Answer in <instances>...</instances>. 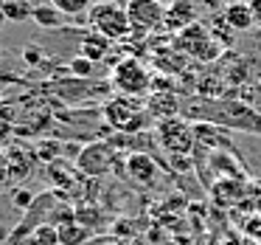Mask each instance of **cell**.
Instances as JSON below:
<instances>
[{
	"label": "cell",
	"instance_id": "obj_1",
	"mask_svg": "<svg viewBox=\"0 0 261 245\" xmlns=\"http://www.w3.org/2000/svg\"><path fill=\"white\" fill-rule=\"evenodd\" d=\"M188 121H211L216 127L236 132L261 136V110L250 102H242L236 96H219V99H194L186 104Z\"/></svg>",
	"mask_w": 261,
	"mask_h": 245
},
{
	"label": "cell",
	"instance_id": "obj_2",
	"mask_svg": "<svg viewBox=\"0 0 261 245\" xmlns=\"http://www.w3.org/2000/svg\"><path fill=\"white\" fill-rule=\"evenodd\" d=\"M101 119H104V124H110L113 130H118L121 136H135V132H143L149 124H152L154 116L149 113V107H146L143 99L113 96V99L104 102Z\"/></svg>",
	"mask_w": 261,
	"mask_h": 245
},
{
	"label": "cell",
	"instance_id": "obj_3",
	"mask_svg": "<svg viewBox=\"0 0 261 245\" xmlns=\"http://www.w3.org/2000/svg\"><path fill=\"white\" fill-rule=\"evenodd\" d=\"M87 26H90V31L107 37L110 42H124L132 37L126 9L118 6L115 0H96L87 9Z\"/></svg>",
	"mask_w": 261,
	"mask_h": 245
},
{
	"label": "cell",
	"instance_id": "obj_4",
	"mask_svg": "<svg viewBox=\"0 0 261 245\" xmlns=\"http://www.w3.org/2000/svg\"><path fill=\"white\" fill-rule=\"evenodd\" d=\"M152 79L149 68L141 62L138 57H121L113 65V74H110V85L118 91V96H132L141 99L152 91Z\"/></svg>",
	"mask_w": 261,
	"mask_h": 245
},
{
	"label": "cell",
	"instance_id": "obj_5",
	"mask_svg": "<svg viewBox=\"0 0 261 245\" xmlns=\"http://www.w3.org/2000/svg\"><path fill=\"white\" fill-rule=\"evenodd\" d=\"M171 46H174L182 57L197 59V62H214L222 54V42L214 37V29H208V26H202V23H194V26H188L186 31L174 34Z\"/></svg>",
	"mask_w": 261,
	"mask_h": 245
},
{
	"label": "cell",
	"instance_id": "obj_6",
	"mask_svg": "<svg viewBox=\"0 0 261 245\" xmlns=\"http://www.w3.org/2000/svg\"><path fill=\"white\" fill-rule=\"evenodd\" d=\"M154 138H158V144L163 147V152H169L171 158H191L194 147H197L194 121H188L186 116H174V119L158 121Z\"/></svg>",
	"mask_w": 261,
	"mask_h": 245
},
{
	"label": "cell",
	"instance_id": "obj_7",
	"mask_svg": "<svg viewBox=\"0 0 261 245\" xmlns=\"http://www.w3.org/2000/svg\"><path fill=\"white\" fill-rule=\"evenodd\" d=\"M124 9L132 29L129 40H146L154 31H163V20H166L163 3H158V0H126Z\"/></svg>",
	"mask_w": 261,
	"mask_h": 245
},
{
	"label": "cell",
	"instance_id": "obj_8",
	"mask_svg": "<svg viewBox=\"0 0 261 245\" xmlns=\"http://www.w3.org/2000/svg\"><path fill=\"white\" fill-rule=\"evenodd\" d=\"M76 169L85 177H104L115 169V149L110 141H90L76 152Z\"/></svg>",
	"mask_w": 261,
	"mask_h": 245
},
{
	"label": "cell",
	"instance_id": "obj_9",
	"mask_svg": "<svg viewBox=\"0 0 261 245\" xmlns=\"http://www.w3.org/2000/svg\"><path fill=\"white\" fill-rule=\"evenodd\" d=\"M124 169H126V177L143 189H152L160 181V169L152 152H129L124 161Z\"/></svg>",
	"mask_w": 261,
	"mask_h": 245
},
{
	"label": "cell",
	"instance_id": "obj_10",
	"mask_svg": "<svg viewBox=\"0 0 261 245\" xmlns=\"http://www.w3.org/2000/svg\"><path fill=\"white\" fill-rule=\"evenodd\" d=\"M208 192H211L214 206H219V209H239L244 203V197H247L244 177H219V181H214L208 186Z\"/></svg>",
	"mask_w": 261,
	"mask_h": 245
},
{
	"label": "cell",
	"instance_id": "obj_11",
	"mask_svg": "<svg viewBox=\"0 0 261 245\" xmlns=\"http://www.w3.org/2000/svg\"><path fill=\"white\" fill-rule=\"evenodd\" d=\"M199 23V9L194 0H174L166 6V20H163V31L169 34H180L188 26Z\"/></svg>",
	"mask_w": 261,
	"mask_h": 245
},
{
	"label": "cell",
	"instance_id": "obj_12",
	"mask_svg": "<svg viewBox=\"0 0 261 245\" xmlns=\"http://www.w3.org/2000/svg\"><path fill=\"white\" fill-rule=\"evenodd\" d=\"M6 155H9V166H12V183L14 186H23V181H29L37 166L34 147H29V144H12V147H6Z\"/></svg>",
	"mask_w": 261,
	"mask_h": 245
},
{
	"label": "cell",
	"instance_id": "obj_13",
	"mask_svg": "<svg viewBox=\"0 0 261 245\" xmlns=\"http://www.w3.org/2000/svg\"><path fill=\"white\" fill-rule=\"evenodd\" d=\"M194 136H197V147H208L214 149H230V138H227L225 127H216L211 121H194Z\"/></svg>",
	"mask_w": 261,
	"mask_h": 245
},
{
	"label": "cell",
	"instance_id": "obj_14",
	"mask_svg": "<svg viewBox=\"0 0 261 245\" xmlns=\"http://www.w3.org/2000/svg\"><path fill=\"white\" fill-rule=\"evenodd\" d=\"M222 23L227 26L230 31H247L255 26V17H253V6L244 3V0H233L222 9Z\"/></svg>",
	"mask_w": 261,
	"mask_h": 245
},
{
	"label": "cell",
	"instance_id": "obj_15",
	"mask_svg": "<svg viewBox=\"0 0 261 245\" xmlns=\"http://www.w3.org/2000/svg\"><path fill=\"white\" fill-rule=\"evenodd\" d=\"M79 54L87 57L90 62H107V59L113 57V42H110L107 37L96 34V31H87L79 40Z\"/></svg>",
	"mask_w": 261,
	"mask_h": 245
},
{
	"label": "cell",
	"instance_id": "obj_16",
	"mask_svg": "<svg viewBox=\"0 0 261 245\" xmlns=\"http://www.w3.org/2000/svg\"><path fill=\"white\" fill-rule=\"evenodd\" d=\"M31 20H34L40 29H45V31H59L65 26V14L54 6L51 0H48V3H40V6H34V17H31Z\"/></svg>",
	"mask_w": 261,
	"mask_h": 245
},
{
	"label": "cell",
	"instance_id": "obj_17",
	"mask_svg": "<svg viewBox=\"0 0 261 245\" xmlns=\"http://www.w3.org/2000/svg\"><path fill=\"white\" fill-rule=\"evenodd\" d=\"M0 12L6 23H23L34 17V3L31 0H0Z\"/></svg>",
	"mask_w": 261,
	"mask_h": 245
},
{
	"label": "cell",
	"instance_id": "obj_18",
	"mask_svg": "<svg viewBox=\"0 0 261 245\" xmlns=\"http://www.w3.org/2000/svg\"><path fill=\"white\" fill-rule=\"evenodd\" d=\"M90 239V228H85L82 222H68L59 226V245H85Z\"/></svg>",
	"mask_w": 261,
	"mask_h": 245
},
{
	"label": "cell",
	"instance_id": "obj_19",
	"mask_svg": "<svg viewBox=\"0 0 261 245\" xmlns=\"http://www.w3.org/2000/svg\"><path fill=\"white\" fill-rule=\"evenodd\" d=\"M23 245H59V228L51 226V222H45V226L34 228V231L25 237Z\"/></svg>",
	"mask_w": 261,
	"mask_h": 245
},
{
	"label": "cell",
	"instance_id": "obj_20",
	"mask_svg": "<svg viewBox=\"0 0 261 245\" xmlns=\"http://www.w3.org/2000/svg\"><path fill=\"white\" fill-rule=\"evenodd\" d=\"M93 71H96V62H90V59L82 57V54H76V57L68 62V74L73 76V79H90Z\"/></svg>",
	"mask_w": 261,
	"mask_h": 245
},
{
	"label": "cell",
	"instance_id": "obj_21",
	"mask_svg": "<svg viewBox=\"0 0 261 245\" xmlns=\"http://www.w3.org/2000/svg\"><path fill=\"white\" fill-rule=\"evenodd\" d=\"M34 152H37V161H45V166H48V164H54V161L62 155V144L54 141V138H48V141H40V144H37Z\"/></svg>",
	"mask_w": 261,
	"mask_h": 245
},
{
	"label": "cell",
	"instance_id": "obj_22",
	"mask_svg": "<svg viewBox=\"0 0 261 245\" xmlns=\"http://www.w3.org/2000/svg\"><path fill=\"white\" fill-rule=\"evenodd\" d=\"M54 6L65 14V17H76V14H87V9L93 6V0H51Z\"/></svg>",
	"mask_w": 261,
	"mask_h": 245
},
{
	"label": "cell",
	"instance_id": "obj_23",
	"mask_svg": "<svg viewBox=\"0 0 261 245\" xmlns=\"http://www.w3.org/2000/svg\"><path fill=\"white\" fill-rule=\"evenodd\" d=\"M9 197H12L14 209H25V211H29L31 203L37 200V194L31 192V189H25V186H12V194H9Z\"/></svg>",
	"mask_w": 261,
	"mask_h": 245
},
{
	"label": "cell",
	"instance_id": "obj_24",
	"mask_svg": "<svg viewBox=\"0 0 261 245\" xmlns=\"http://www.w3.org/2000/svg\"><path fill=\"white\" fill-rule=\"evenodd\" d=\"M244 237L255 239V242H261V214H247V220H244L242 226Z\"/></svg>",
	"mask_w": 261,
	"mask_h": 245
},
{
	"label": "cell",
	"instance_id": "obj_25",
	"mask_svg": "<svg viewBox=\"0 0 261 245\" xmlns=\"http://www.w3.org/2000/svg\"><path fill=\"white\" fill-rule=\"evenodd\" d=\"M42 57H45V51H42V48H37V46L23 48V59H25V65H31V68H37V65L45 62Z\"/></svg>",
	"mask_w": 261,
	"mask_h": 245
},
{
	"label": "cell",
	"instance_id": "obj_26",
	"mask_svg": "<svg viewBox=\"0 0 261 245\" xmlns=\"http://www.w3.org/2000/svg\"><path fill=\"white\" fill-rule=\"evenodd\" d=\"M12 183V166H9V155L6 149H0V186Z\"/></svg>",
	"mask_w": 261,
	"mask_h": 245
},
{
	"label": "cell",
	"instance_id": "obj_27",
	"mask_svg": "<svg viewBox=\"0 0 261 245\" xmlns=\"http://www.w3.org/2000/svg\"><path fill=\"white\" fill-rule=\"evenodd\" d=\"M250 6H253V17H255V23L261 26V0H253Z\"/></svg>",
	"mask_w": 261,
	"mask_h": 245
},
{
	"label": "cell",
	"instance_id": "obj_28",
	"mask_svg": "<svg viewBox=\"0 0 261 245\" xmlns=\"http://www.w3.org/2000/svg\"><path fill=\"white\" fill-rule=\"evenodd\" d=\"M6 239H9V231H3V228H0V245H6Z\"/></svg>",
	"mask_w": 261,
	"mask_h": 245
},
{
	"label": "cell",
	"instance_id": "obj_29",
	"mask_svg": "<svg viewBox=\"0 0 261 245\" xmlns=\"http://www.w3.org/2000/svg\"><path fill=\"white\" fill-rule=\"evenodd\" d=\"M158 3H163V6H169V3H174V0H158Z\"/></svg>",
	"mask_w": 261,
	"mask_h": 245
},
{
	"label": "cell",
	"instance_id": "obj_30",
	"mask_svg": "<svg viewBox=\"0 0 261 245\" xmlns=\"http://www.w3.org/2000/svg\"><path fill=\"white\" fill-rule=\"evenodd\" d=\"M3 23H6V17H3V12H0V26H3Z\"/></svg>",
	"mask_w": 261,
	"mask_h": 245
},
{
	"label": "cell",
	"instance_id": "obj_31",
	"mask_svg": "<svg viewBox=\"0 0 261 245\" xmlns=\"http://www.w3.org/2000/svg\"><path fill=\"white\" fill-rule=\"evenodd\" d=\"M258 85H261V79H258Z\"/></svg>",
	"mask_w": 261,
	"mask_h": 245
}]
</instances>
